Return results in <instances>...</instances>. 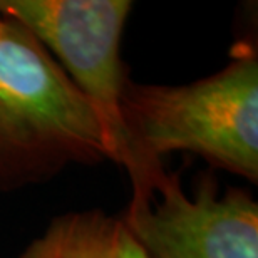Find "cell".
<instances>
[{
  "label": "cell",
  "instance_id": "5",
  "mask_svg": "<svg viewBox=\"0 0 258 258\" xmlns=\"http://www.w3.org/2000/svg\"><path fill=\"white\" fill-rule=\"evenodd\" d=\"M19 258H149L122 218L101 210L55 218Z\"/></svg>",
  "mask_w": 258,
  "mask_h": 258
},
{
  "label": "cell",
  "instance_id": "3",
  "mask_svg": "<svg viewBox=\"0 0 258 258\" xmlns=\"http://www.w3.org/2000/svg\"><path fill=\"white\" fill-rule=\"evenodd\" d=\"M133 10L129 0H0V12L24 25L91 102L111 141L114 163L127 169L121 119L127 76L121 40Z\"/></svg>",
  "mask_w": 258,
  "mask_h": 258
},
{
  "label": "cell",
  "instance_id": "1",
  "mask_svg": "<svg viewBox=\"0 0 258 258\" xmlns=\"http://www.w3.org/2000/svg\"><path fill=\"white\" fill-rule=\"evenodd\" d=\"M133 200L148 205L164 181L161 156L186 151L258 181V57L240 49L223 69L184 86L126 81L121 96Z\"/></svg>",
  "mask_w": 258,
  "mask_h": 258
},
{
  "label": "cell",
  "instance_id": "2",
  "mask_svg": "<svg viewBox=\"0 0 258 258\" xmlns=\"http://www.w3.org/2000/svg\"><path fill=\"white\" fill-rule=\"evenodd\" d=\"M114 161L91 102L24 25L0 12V193Z\"/></svg>",
  "mask_w": 258,
  "mask_h": 258
},
{
  "label": "cell",
  "instance_id": "4",
  "mask_svg": "<svg viewBox=\"0 0 258 258\" xmlns=\"http://www.w3.org/2000/svg\"><path fill=\"white\" fill-rule=\"evenodd\" d=\"M154 195L122 218L149 258H258V205L246 189L220 195L205 178L189 196L168 173Z\"/></svg>",
  "mask_w": 258,
  "mask_h": 258
}]
</instances>
